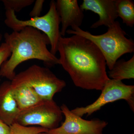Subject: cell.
<instances>
[{
    "label": "cell",
    "mask_w": 134,
    "mask_h": 134,
    "mask_svg": "<svg viewBox=\"0 0 134 134\" xmlns=\"http://www.w3.org/2000/svg\"><path fill=\"white\" fill-rule=\"evenodd\" d=\"M48 130L40 127H28L15 122L10 126L9 134H39Z\"/></svg>",
    "instance_id": "9a60e30c"
},
{
    "label": "cell",
    "mask_w": 134,
    "mask_h": 134,
    "mask_svg": "<svg viewBox=\"0 0 134 134\" xmlns=\"http://www.w3.org/2000/svg\"><path fill=\"white\" fill-rule=\"evenodd\" d=\"M39 134H46V133H40Z\"/></svg>",
    "instance_id": "44dd1931"
},
{
    "label": "cell",
    "mask_w": 134,
    "mask_h": 134,
    "mask_svg": "<svg viewBox=\"0 0 134 134\" xmlns=\"http://www.w3.org/2000/svg\"><path fill=\"white\" fill-rule=\"evenodd\" d=\"M11 54V49L9 46L5 42L2 43L0 45V69L3 63L9 58Z\"/></svg>",
    "instance_id": "e0dca14e"
},
{
    "label": "cell",
    "mask_w": 134,
    "mask_h": 134,
    "mask_svg": "<svg viewBox=\"0 0 134 134\" xmlns=\"http://www.w3.org/2000/svg\"><path fill=\"white\" fill-rule=\"evenodd\" d=\"M101 91L100 96L95 102L86 107H77L71 110V111L81 117L85 114L88 116L107 104L120 99L126 100L130 109L134 111V85H127L122 81L110 79Z\"/></svg>",
    "instance_id": "8992f818"
},
{
    "label": "cell",
    "mask_w": 134,
    "mask_h": 134,
    "mask_svg": "<svg viewBox=\"0 0 134 134\" xmlns=\"http://www.w3.org/2000/svg\"><path fill=\"white\" fill-rule=\"evenodd\" d=\"M63 115L60 107L53 99L44 100L38 105L21 111L16 122L25 126L38 125L49 130L58 127Z\"/></svg>",
    "instance_id": "52a82bcc"
},
{
    "label": "cell",
    "mask_w": 134,
    "mask_h": 134,
    "mask_svg": "<svg viewBox=\"0 0 134 134\" xmlns=\"http://www.w3.org/2000/svg\"><path fill=\"white\" fill-rule=\"evenodd\" d=\"M11 84L15 100L21 112L32 108L44 100L29 85L22 83Z\"/></svg>",
    "instance_id": "7c38bea8"
},
{
    "label": "cell",
    "mask_w": 134,
    "mask_h": 134,
    "mask_svg": "<svg viewBox=\"0 0 134 134\" xmlns=\"http://www.w3.org/2000/svg\"><path fill=\"white\" fill-rule=\"evenodd\" d=\"M12 92L10 81H5L0 85V120L10 126L16 122L20 114Z\"/></svg>",
    "instance_id": "8fae6325"
},
{
    "label": "cell",
    "mask_w": 134,
    "mask_h": 134,
    "mask_svg": "<svg viewBox=\"0 0 134 134\" xmlns=\"http://www.w3.org/2000/svg\"><path fill=\"white\" fill-rule=\"evenodd\" d=\"M2 36L1 34L0 33V42L1 41L2 39Z\"/></svg>",
    "instance_id": "ffe728a7"
},
{
    "label": "cell",
    "mask_w": 134,
    "mask_h": 134,
    "mask_svg": "<svg viewBox=\"0 0 134 134\" xmlns=\"http://www.w3.org/2000/svg\"><path fill=\"white\" fill-rule=\"evenodd\" d=\"M5 43L10 47L11 54L0 69V77L11 81L18 65L31 59L42 61L47 66L60 65L59 59L48 50L50 40L44 34L30 27H25L18 32L6 33Z\"/></svg>",
    "instance_id": "7a4b0ae2"
},
{
    "label": "cell",
    "mask_w": 134,
    "mask_h": 134,
    "mask_svg": "<svg viewBox=\"0 0 134 134\" xmlns=\"http://www.w3.org/2000/svg\"><path fill=\"white\" fill-rule=\"evenodd\" d=\"M44 2V0H37L35 2L33 9L30 13V15L32 18L40 16Z\"/></svg>",
    "instance_id": "ac0fdd59"
},
{
    "label": "cell",
    "mask_w": 134,
    "mask_h": 134,
    "mask_svg": "<svg viewBox=\"0 0 134 134\" xmlns=\"http://www.w3.org/2000/svg\"><path fill=\"white\" fill-rule=\"evenodd\" d=\"M66 33L82 36L94 43L103 54L110 70L120 57L134 52L133 40L127 38L126 33L118 21L108 27L106 32L100 35H93L78 27L67 30Z\"/></svg>",
    "instance_id": "3957f363"
},
{
    "label": "cell",
    "mask_w": 134,
    "mask_h": 134,
    "mask_svg": "<svg viewBox=\"0 0 134 134\" xmlns=\"http://www.w3.org/2000/svg\"><path fill=\"white\" fill-rule=\"evenodd\" d=\"M65 120L61 126L48 130L46 134H103L108 125L105 121L96 119L87 120L75 114L63 104L60 107Z\"/></svg>",
    "instance_id": "ba28073f"
},
{
    "label": "cell",
    "mask_w": 134,
    "mask_h": 134,
    "mask_svg": "<svg viewBox=\"0 0 134 134\" xmlns=\"http://www.w3.org/2000/svg\"><path fill=\"white\" fill-rule=\"evenodd\" d=\"M6 10L19 12L23 9L33 4L34 0H3L2 1Z\"/></svg>",
    "instance_id": "2e32d148"
},
{
    "label": "cell",
    "mask_w": 134,
    "mask_h": 134,
    "mask_svg": "<svg viewBox=\"0 0 134 134\" xmlns=\"http://www.w3.org/2000/svg\"><path fill=\"white\" fill-rule=\"evenodd\" d=\"M116 9L118 17L127 26L134 25V3L131 0H116Z\"/></svg>",
    "instance_id": "5bb4252c"
},
{
    "label": "cell",
    "mask_w": 134,
    "mask_h": 134,
    "mask_svg": "<svg viewBox=\"0 0 134 134\" xmlns=\"http://www.w3.org/2000/svg\"><path fill=\"white\" fill-rule=\"evenodd\" d=\"M80 7L83 11L90 10L98 15L99 19L92 25L91 29L103 25L108 28L118 17L116 0H83Z\"/></svg>",
    "instance_id": "9c48e42d"
},
{
    "label": "cell",
    "mask_w": 134,
    "mask_h": 134,
    "mask_svg": "<svg viewBox=\"0 0 134 134\" xmlns=\"http://www.w3.org/2000/svg\"><path fill=\"white\" fill-rule=\"evenodd\" d=\"M56 10L62 27L60 34L65 36L68 28L80 27L82 24L84 15L77 0H57L55 2Z\"/></svg>",
    "instance_id": "30bf717a"
},
{
    "label": "cell",
    "mask_w": 134,
    "mask_h": 134,
    "mask_svg": "<svg viewBox=\"0 0 134 134\" xmlns=\"http://www.w3.org/2000/svg\"><path fill=\"white\" fill-rule=\"evenodd\" d=\"M10 126L0 120V134H9Z\"/></svg>",
    "instance_id": "d6986e66"
},
{
    "label": "cell",
    "mask_w": 134,
    "mask_h": 134,
    "mask_svg": "<svg viewBox=\"0 0 134 134\" xmlns=\"http://www.w3.org/2000/svg\"><path fill=\"white\" fill-rule=\"evenodd\" d=\"M58 52L60 65L77 87L101 91L110 79L107 73L104 55L88 39L77 35L61 37Z\"/></svg>",
    "instance_id": "6da1fadb"
},
{
    "label": "cell",
    "mask_w": 134,
    "mask_h": 134,
    "mask_svg": "<svg viewBox=\"0 0 134 134\" xmlns=\"http://www.w3.org/2000/svg\"><path fill=\"white\" fill-rule=\"evenodd\" d=\"M4 23L13 31L18 32L25 27H30L43 32L50 40V52L55 55L58 52V43L62 37L60 30V19L56 10L55 2L52 1L48 12L42 16L31 18L28 20L18 19L13 10H7Z\"/></svg>",
    "instance_id": "277c9868"
},
{
    "label": "cell",
    "mask_w": 134,
    "mask_h": 134,
    "mask_svg": "<svg viewBox=\"0 0 134 134\" xmlns=\"http://www.w3.org/2000/svg\"><path fill=\"white\" fill-rule=\"evenodd\" d=\"M10 82L12 84L29 85L44 100L53 99L54 95L66 86L65 81L57 77L49 68L37 65L16 75Z\"/></svg>",
    "instance_id": "5b68a950"
},
{
    "label": "cell",
    "mask_w": 134,
    "mask_h": 134,
    "mask_svg": "<svg viewBox=\"0 0 134 134\" xmlns=\"http://www.w3.org/2000/svg\"><path fill=\"white\" fill-rule=\"evenodd\" d=\"M110 79L122 81L134 78V55L127 61L122 59L117 60L112 68L108 72Z\"/></svg>",
    "instance_id": "4fadbf2b"
}]
</instances>
